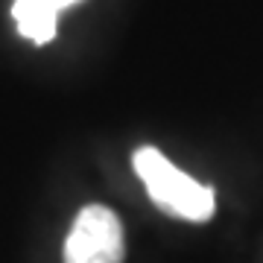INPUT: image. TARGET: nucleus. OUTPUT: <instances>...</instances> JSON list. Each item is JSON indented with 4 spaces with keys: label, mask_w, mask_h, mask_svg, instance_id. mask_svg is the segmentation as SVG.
I'll return each mask as SVG.
<instances>
[{
    "label": "nucleus",
    "mask_w": 263,
    "mask_h": 263,
    "mask_svg": "<svg viewBox=\"0 0 263 263\" xmlns=\"http://www.w3.org/2000/svg\"><path fill=\"white\" fill-rule=\"evenodd\" d=\"M132 167L146 187V196L161 214L181 222H208L216 211L214 190L181 173L155 146H141L132 152Z\"/></svg>",
    "instance_id": "1"
},
{
    "label": "nucleus",
    "mask_w": 263,
    "mask_h": 263,
    "mask_svg": "<svg viewBox=\"0 0 263 263\" xmlns=\"http://www.w3.org/2000/svg\"><path fill=\"white\" fill-rule=\"evenodd\" d=\"M126 234L120 216L105 205H85L65 240L62 263H123Z\"/></svg>",
    "instance_id": "2"
},
{
    "label": "nucleus",
    "mask_w": 263,
    "mask_h": 263,
    "mask_svg": "<svg viewBox=\"0 0 263 263\" xmlns=\"http://www.w3.org/2000/svg\"><path fill=\"white\" fill-rule=\"evenodd\" d=\"M79 0H15L12 3V18L24 38L32 44H50L56 38L59 12L67 6H76Z\"/></svg>",
    "instance_id": "3"
}]
</instances>
